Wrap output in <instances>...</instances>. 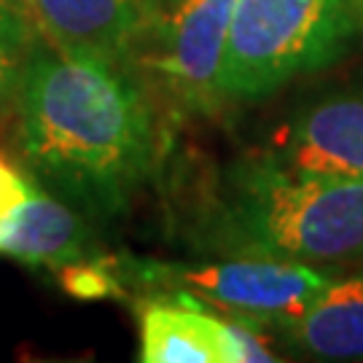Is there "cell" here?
I'll return each mask as SVG.
<instances>
[{"label":"cell","instance_id":"cell-9","mask_svg":"<svg viewBox=\"0 0 363 363\" xmlns=\"http://www.w3.org/2000/svg\"><path fill=\"white\" fill-rule=\"evenodd\" d=\"M296 350L320 361H363V274L339 280L280 325Z\"/></svg>","mask_w":363,"mask_h":363},{"label":"cell","instance_id":"cell-12","mask_svg":"<svg viewBox=\"0 0 363 363\" xmlns=\"http://www.w3.org/2000/svg\"><path fill=\"white\" fill-rule=\"evenodd\" d=\"M60 283L67 294L78 298H108L124 294V280L116 269V261H76L60 269Z\"/></svg>","mask_w":363,"mask_h":363},{"label":"cell","instance_id":"cell-15","mask_svg":"<svg viewBox=\"0 0 363 363\" xmlns=\"http://www.w3.org/2000/svg\"><path fill=\"white\" fill-rule=\"evenodd\" d=\"M347 6H350L355 30H361V33H363V0H347Z\"/></svg>","mask_w":363,"mask_h":363},{"label":"cell","instance_id":"cell-6","mask_svg":"<svg viewBox=\"0 0 363 363\" xmlns=\"http://www.w3.org/2000/svg\"><path fill=\"white\" fill-rule=\"evenodd\" d=\"M267 154L298 172L363 181V84L304 103Z\"/></svg>","mask_w":363,"mask_h":363},{"label":"cell","instance_id":"cell-11","mask_svg":"<svg viewBox=\"0 0 363 363\" xmlns=\"http://www.w3.org/2000/svg\"><path fill=\"white\" fill-rule=\"evenodd\" d=\"M22 11L13 0H0V100L11 94L27 62V40H30Z\"/></svg>","mask_w":363,"mask_h":363},{"label":"cell","instance_id":"cell-4","mask_svg":"<svg viewBox=\"0 0 363 363\" xmlns=\"http://www.w3.org/2000/svg\"><path fill=\"white\" fill-rule=\"evenodd\" d=\"M127 280L159 291H183L213 310L283 325L310 307L331 286L334 274L288 259L229 256L213 264H167L151 259L116 261Z\"/></svg>","mask_w":363,"mask_h":363},{"label":"cell","instance_id":"cell-3","mask_svg":"<svg viewBox=\"0 0 363 363\" xmlns=\"http://www.w3.org/2000/svg\"><path fill=\"white\" fill-rule=\"evenodd\" d=\"M355 33L347 0H237L220 100L253 103L331 65Z\"/></svg>","mask_w":363,"mask_h":363},{"label":"cell","instance_id":"cell-5","mask_svg":"<svg viewBox=\"0 0 363 363\" xmlns=\"http://www.w3.org/2000/svg\"><path fill=\"white\" fill-rule=\"evenodd\" d=\"M237 0H178L162 30L154 65L169 91L191 111L216 108Z\"/></svg>","mask_w":363,"mask_h":363},{"label":"cell","instance_id":"cell-14","mask_svg":"<svg viewBox=\"0 0 363 363\" xmlns=\"http://www.w3.org/2000/svg\"><path fill=\"white\" fill-rule=\"evenodd\" d=\"M33 186H35V183L27 181L11 162H6V159L0 156V242H3L6 232L11 229V223L16 220L22 205L27 202Z\"/></svg>","mask_w":363,"mask_h":363},{"label":"cell","instance_id":"cell-10","mask_svg":"<svg viewBox=\"0 0 363 363\" xmlns=\"http://www.w3.org/2000/svg\"><path fill=\"white\" fill-rule=\"evenodd\" d=\"M86 226L73 208L33 186L11 229L0 242V253L33 267L62 269L86 259Z\"/></svg>","mask_w":363,"mask_h":363},{"label":"cell","instance_id":"cell-7","mask_svg":"<svg viewBox=\"0 0 363 363\" xmlns=\"http://www.w3.org/2000/svg\"><path fill=\"white\" fill-rule=\"evenodd\" d=\"M33 35L57 52L124 62L140 43L143 0H13Z\"/></svg>","mask_w":363,"mask_h":363},{"label":"cell","instance_id":"cell-8","mask_svg":"<svg viewBox=\"0 0 363 363\" xmlns=\"http://www.w3.org/2000/svg\"><path fill=\"white\" fill-rule=\"evenodd\" d=\"M138 318L143 363H232L223 318L191 294L167 291L143 301Z\"/></svg>","mask_w":363,"mask_h":363},{"label":"cell","instance_id":"cell-2","mask_svg":"<svg viewBox=\"0 0 363 363\" xmlns=\"http://www.w3.org/2000/svg\"><path fill=\"white\" fill-rule=\"evenodd\" d=\"M210 232L226 256L361 261L363 181L298 172L269 154L242 159L220 183Z\"/></svg>","mask_w":363,"mask_h":363},{"label":"cell","instance_id":"cell-1","mask_svg":"<svg viewBox=\"0 0 363 363\" xmlns=\"http://www.w3.org/2000/svg\"><path fill=\"white\" fill-rule=\"evenodd\" d=\"M16 138L54 191L94 216H113L151 175L154 111L121 62L43 46L16 84Z\"/></svg>","mask_w":363,"mask_h":363},{"label":"cell","instance_id":"cell-13","mask_svg":"<svg viewBox=\"0 0 363 363\" xmlns=\"http://www.w3.org/2000/svg\"><path fill=\"white\" fill-rule=\"evenodd\" d=\"M226 334H229V350H232V363H272L280 361V355H274L269 342L264 339L259 328L264 323L242 315L223 318Z\"/></svg>","mask_w":363,"mask_h":363},{"label":"cell","instance_id":"cell-16","mask_svg":"<svg viewBox=\"0 0 363 363\" xmlns=\"http://www.w3.org/2000/svg\"><path fill=\"white\" fill-rule=\"evenodd\" d=\"M151 3H178V0H151Z\"/></svg>","mask_w":363,"mask_h":363}]
</instances>
